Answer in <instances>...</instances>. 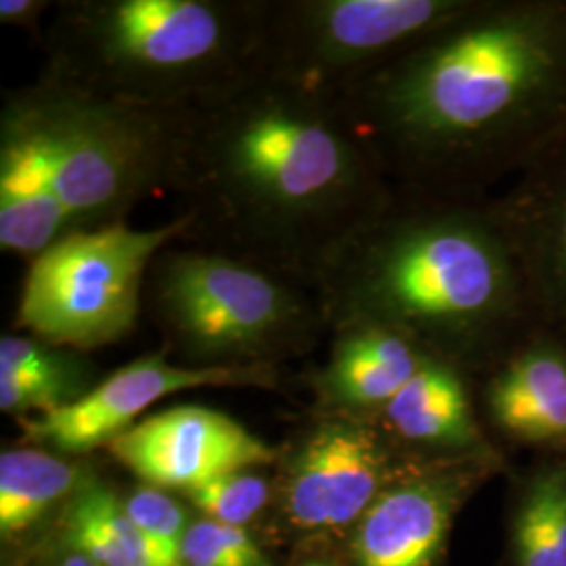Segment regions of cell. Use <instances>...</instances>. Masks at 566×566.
<instances>
[{
    "instance_id": "obj_7",
    "label": "cell",
    "mask_w": 566,
    "mask_h": 566,
    "mask_svg": "<svg viewBox=\"0 0 566 566\" xmlns=\"http://www.w3.org/2000/svg\"><path fill=\"white\" fill-rule=\"evenodd\" d=\"M189 227L181 212L156 229L72 231L30 264L15 329L78 353L120 343L139 322L151 263L166 248L187 242Z\"/></svg>"
},
{
    "instance_id": "obj_4",
    "label": "cell",
    "mask_w": 566,
    "mask_h": 566,
    "mask_svg": "<svg viewBox=\"0 0 566 566\" xmlns=\"http://www.w3.org/2000/svg\"><path fill=\"white\" fill-rule=\"evenodd\" d=\"M264 0H65L41 42V81L187 114L259 74Z\"/></svg>"
},
{
    "instance_id": "obj_6",
    "label": "cell",
    "mask_w": 566,
    "mask_h": 566,
    "mask_svg": "<svg viewBox=\"0 0 566 566\" xmlns=\"http://www.w3.org/2000/svg\"><path fill=\"white\" fill-rule=\"evenodd\" d=\"M143 306L164 348L191 367H277L329 334L306 285L193 243L158 254Z\"/></svg>"
},
{
    "instance_id": "obj_27",
    "label": "cell",
    "mask_w": 566,
    "mask_h": 566,
    "mask_svg": "<svg viewBox=\"0 0 566 566\" xmlns=\"http://www.w3.org/2000/svg\"><path fill=\"white\" fill-rule=\"evenodd\" d=\"M301 566H338L334 565V563H327V560H319V558H313V560H306Z\"/></svg>"
},
{
    "instance_id": "obj_23",
    "label": "cell",
    "mask_w": 566,
    "mask_h": 566,
    "mask_svg": "<svg viewBox=\"0 0 566 566\" xmlns=\"http://www.w3.org/2000/svg\"><path fill=\"white\" fill-rule=\"evenodd\" d=\"M206 518L229 526L248 525L271 500L269 481L250 470H235L181 491Z\"/></svg>"
},
{
    "instance_id": "obj_15",
    "label": "cell",
    "mask_w": 566,
    "mask_h": 566,
    "mask_svg": "<svg viewBox=\"0 0 566 566\" xmlns=\"http://www.w3.org/2000/svg\"><path fill=\"white\" fill-rule=\"evenodd\" d=\"M474 395L468 374L430 359L374 420L416 462H510L489 434Z\"/></svg>"
},
{
    "instance_id": "obj_5",
    "label": "cell",
    "mask_w": 566,
    "mask_h": 566,
    "mask_svg": "<svg viewBox=\"0 0 566 566\" xmlns=\"http://www.w3.org/2000/svg\"><path fill=\"white\" fill-rule=\"evenodd\" d=\"M179 116L36 78L4 93L0 137L42 164L76 229L88 231L126 224L147 196L168 189Z\"/></svg>"
},
{
    "instance_id": "obj_12",
    "label": "cell",
    "mask_w": 566,
    "mask_h": 566,
    "mask_svg": "<svg viewBox=\"0 0 566 566\" xmlns=\"http://www.w3.org/2000/svg\"><path fill=\"white\" fill-rule=\"evenodd\" d=\"M107 451L142 483L175 491L282 458L233 418L202 405L149 416L116 437Z\"/></svg>"
},
{
    "instance_id": "obj_22",
    "label": "cell",
    "mask_w": 566,
    "mask_h": 566,
    "mask_svg": "<svg viewBox=\"0 0 566 566\" xmlns=\"http://www.w3.org/2000/svg\"><path fill=\"white\" fill-rule=\"evenodd\" d=\"M124 506L142 531L156 566H182V539L191 523L181 502L166 489L142 483L124 497Z\"/></svg>"
},
{
    "instance_id": "obj_20",
    "label": "cell",
    "mask_w": 566,
    "mask_h": 566,
    "mask_svg": "<svg viewBox=\"0 0 566 566\" xmlns=\"http://www.w3.org/2000/svg\"><path fill=\"white\" fill-rule=\"evenodd\" d=\"M88 468L42 447L4 449L0 455V535L13 539L46 512L63 506Z\"/></svg>"
},
{
    "instance_id": "obj_17",
    "label": "cell",
    "mask_w": 566,
    "mask_h": 566,
    "mask_svg": "<svg viewBox=\"0 0 566 566\" xmlns=\"http://www.w3.org/2000/svg\"><path fill=\"white\" fill-rule=\"evenodd\" d=\"M93 367L82 353L34 336L0 338V409L18 418L46 416L81 401L95 388Z\"/></svg>"
},
{
    "instance_id": "obj_13",
    "label": "cell",
    "mask_w": 566,
    "mask_h": 566,
    "mask_svg": "<svg viewBox=\"0 0 566 566\" xmlns=\"http://www.w3.org/2000/svg\"><path fill=\"white\" fill-rule=\"evenodd\" d=\"M491 208L537 322L566 344V139L491 198Z\"/></svg>"
},
{
    "instance_id": "obj_19",
    "label": "cell",
    "mask_w": 566,
    "mask_h": 566,
    "mask_svg": "<svg viewBox=\"0 0 566 566\" xmlns=\"http://www.w3.org/2000/svg\"><path fill=\"white\" fill-rule=\"evenodd\" d=\"M507 565L566 566V455L512 470Z\"/></svg>"
},
{
    "instance_id": "obj_26",
    "label": "cell",
    "mask_w": 566,
    "mask_h": 566,
    "mask_svg": "<svg viewBox=\"0 0 566 566\" xmlns=\"http://www.w3.org/2000/svg\"><path fill=\"white\" fill-rule=\"evenodd\" d=\"M53 566H99L95 565L88 556H84V554H81V552H67L61 560H57L55 565Z\"/></svg>"
},
{
    "instance_id": "obj_14",
    "label": "cell",
    "mask_w": 566,
    "mask_h": 566,
    "mask_svg": "<svg viewBox=\"0 0 566 566\" xmlns=\"http://www.w3.org/2000/svg\"><path fill=\"white\" fill-rule=\"evenodd\" d=\"M474 386L497 446L566 455V344L560 338L537 329Z\"/></svg>"
},
{
    "instance_id": "obj_18",
    "label": "cell",
    "mask_w": 566,
    "mask_h": 566,
    "mask_svg": "<svg viewBox=\"0 0 566 566\" xmlns=\"http://www.w3.org/2000/svg\"><path fill=\"white\" fill-rule=\"evenodd\" d=\"M72 231L76 223L42 164L0 137V248L34 261Z\"/></svg>"
},
{
    "instance_id": "obj_21",
    "label": "cell",
    "mask_w": 566,
    "mask_h": 566,
    "mask_svg": "<svg viewBox=\"0 0 566 566\" xmlns=\"http://www.w3.org/2000/svg\"><path fill=\"white\" fill-rule=\"evenodd\" d=\"M60 531L67 547L95 565L156 566L124 500L93 472L61 506Z\"/></svg>"
},
{
    "instance_id": "obj_24",
    "label": "cell",
    "mask_w": 566,
    "mask_h": 566,
    "mask_svg": "<svg viewBox=\"0 0 566 566\" xmlns=\"http://www.w3.org/2000/svg\"><path fill=\"white\" fill-rule=\"evenodd\" d=\"M181 556L182 566H271L245 528L210 518L187 526Z\"/></svg>"
},
{
    "instance_id": "obj_1",
    "label": "cell",
    "mask_w": 566,
    "mask_h": 566,
    "mask_svg": "<svg viewBox=\"0 0 566 566\" xmlns=\"http://www.w3.org/2000/svg\"><path fill=\"white\" fill-rule=\"evenodd\" d=\"M334 103L395 191L489 200L566 139V0H472Z\"/></svg>"
},
{
    "instance_id": "obj_11",
    "label": "cell",
    "mask_w": 566,
    "mask_h": 566,
    "mask_svg": "<svg viewBox=\"0 0 566 566\" xmlns=\"http://www.w3.org/2000/svg\"><path fill=\"white\" fill-rule=\"evenodd\" d=\"M280 386L277 367H191L170 364L163 348L124 365L86 392L81 401L46 416L21 418L23 441L53 453L76 458L107 447L126 432L145 409L164 397L196 388H264Z\"/></svg>"
},
{
    "instance_id": "obj_9",
    "label": "cell",
    "mask_w": 566,
    "mask_h": 566,
    "mask_svg": "<svg viewBox=\"0 0 566 566\" xmlns=\"http://www.w3.org/2000/svg\"><path fill=\"white\" fill-rule=\"evenodd\" d=\"M282 462L280 497L301 531H350L369 506L409 470L407 458L374 418L324 411Z\"/></svg>"
},
{
    "instance_id": "obj_3",
    "label": "cell",
    "mask_w": 566,
    "mask_h": 566,
    "mask_svg": "<svg viewBox=\"0 0 566 566\" xmlns=\"http://www.w3.org/2000/svg\"><path fill=\"white\" fill-rule=\"evenodd\" d=\"M329 336L382 327L474 382L542 325L491 198L395 191L308 280Z\"/></svg>"
},
{
    "instance_id": "obj_2",
    "label": "cell",
    "mask_w": 566,
    "mask_h": 566,
    "mask_svg": "<svg viewBox=\"0 0 566 566\" xmlns=\"http://www.w3.org/2000/svg\"><path fill=\"white\" fill-rule=\"evenodd\" d=\"M168 189L191 219L182 243L303 285L395 196L336 103L263 74L179 116Z\"/></svg>"
},
{
    "instance_id": "obj_16",
    "label": "cell",
    "mask_w": 566,
    "mask_h": 566,
    "mask_svg": "<svg viewBox=\"0 0 566 566\" xmlns=\"http://www.w3.org/2000/svg\"><path fill=\"white\" fill-rule=\"evenodd\" d=\"M430 359L390 329L348 327L332 334L329 361L315 386L325 411L376 418Z\"/></svg>"
},
{
    "instance_id": "obj_10",
    "label": "cell",
    "mask_w": 566,
    "mask_h": 566,
    "mask_svg": "<svg viewBox=\"0 0 566 566\" xmlns=\"http://www.w3.org/2000/svg\"><path fill=\"white\" fill-rule=\"evenodd\" d=\"M510 462L451 460L416 465L348 531V566H443L458 514Z\"/></svg>"
},
{
    "instance_id": "obj_25",
    "label": "cell",
    "mask_w": 566,
    "mask_h": 566,
    "mask_svg": "<svg viewBox=\"0 0 566 566\" xmlns=\"http://www.w3.org/2000/svg\"><path fill=\"white\" fill-rule=\"evenodd\" d=\"M49 7H55L53 2L46 0H2L0 2V23L20 28L28 32L32 39H41L42 15L51 11Z\"/></svg>"
},
{
    "instance_id": "obj_8",
    "label": "cell",
    "mask_w": 566,
    "mask_h": 566,
    "mask_svg": "<svg viewBox=\"0 0 566 566\" xmlns=\"http://www.w3.org/2000/svg\"><path fill=\"white\" fill-rule=\"evenodd\" d=\"M472 0H264L259 74L338 102Z\"/></svg>"
}]
</instances>
